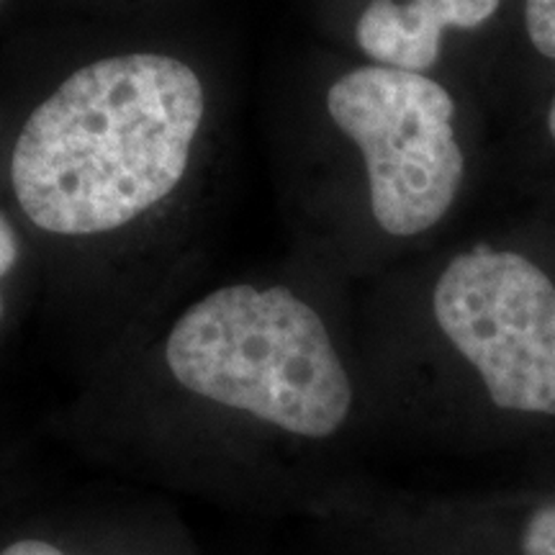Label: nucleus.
Returning a JSON list of instances; mask_svg holds the SVG:
<instances>
[{"instance_id": "nucleus-1", "label": "nucleus", "mask_w": 555, "mask_h": 555, "mask_svg": "<svg viewBox=\"0 0 555 555\" xmlns=\"http://www.w3.org/2000/svg\"><path fill=\"white\" fill-rule=\"evenodd\" d=\"M204 108L196 69L168 54L80 67L16 139L11 183L21 211L62 237L131 224L180 185Z\"/></svg>"}, {"instance_id": "nucleus-2", "label": "nucleus", "mask_w": 555, "mask_h": 555, "mask_svg": "<svg viewBox=\"0 0 555 555\" xmlns=\"http://www.w3.org/2000/svg\"><path fill=\"white\" fill-rule=\"evenodd\" d=\"M165 360L185 391L307 440L335 435L352 409L322 317L283 286L204 296L170 330Z\"/></svg>"}, {"instance_id": "nucleus-3", "label": "nucleus", "mask_w": 555, "mask_h": 555, "mask_svg": "<svg viewBox=\"0 0 555 555\" xmlns=\"http://www.w3.org/2000/svg\"><path fill=\"white\" fill-rule=\"evenodd\" d=\"M327 111L363 152L384 232L412 237L446 217L461 189L463 152L455 103L440 82L386 65L358 67L330 88Z\"/></svg>"}, {"instance_id": "nucleus-4", "label": "nucleus", "mask_w": 555, "mask_h": 555, "mask_svg": "<svg viewBox=\"0 0 555 555\" xmlns=\"http://www.w3.org/2000/svg\"><path fill=\"white\" fill-rule=\"evenodd\" d=\"M435 319L499 409L555 414V286L515 253L461 255L433 296Z\"/></svg>"}, {"instance_id": "nucleus-5", "label": "nucleus", "mask_w": 555, "mask_h": 555, "mask_svg": "<svg viewBox=\"0 0 555 555\" xmlns=\"http://www.w3.org/2000/svg\"><path fill=\"white\" fill-rule=\"evenodd\" d=\"M499 0H371L358 18V44L378 65L427 73L446 29H476Z\"/></svg>"}, {"instance_id": "nucleus-6", "label": "nucleus", "mask_w": 555, "mask_h": 555, "mask_svg": "<svg viewBox=\"0 0 555 555\" xmlns=\"http://www.w3.org/2000/svg\"><path fill=\"white\" fill-rule=\"evenodd\" d=\"M519 555H555V502L538 506L525 517Z\"/></svg>"}, {"instance_id": "nucleus-7", "label": "nucleus", "mask_w": 555, "mask_h": 555, "mask_svg": "<svg viewBox=\"0 0 555 555\" xmlns=\"http://www.w3.org/2000/svg\"><path fill=\"white\" fill-rule=\"evenodd\" d=\"M525 21L538 52L555 57V0H527Z\"/></svg>"}, {"instance_id": "nucleus-8", "label": "nucleus", "mask_w": 555, "mask_h": 555, "mask_svg": "<svg viewBox=\"0 0 555 555\" xmlns=\"http://www.w3.org/2000/svg\"><path fill=\"white\" fill-rule=\"evenodd\" d=\"M18 260V240L9 219L0 214V278H3L9 270L16 266Z\"/></svg>"}, {"instance_id": "nucleus-9", "label": "nucleus", "mask_w": 555, "mask_h": 555, "mask_svg": "<svg viewBox=\"0 0 555 555\" xmlns=\"http://www.w3.org/2000/svg\"><path fill=\"white\" fill-rule=\"evenodd\" d=\"M0 555H67L62 547L47 543V540H37V538H26V540H16L9 547H3Z\"/></svg>"}, {"instance_id": "nucleus-10", "label": "nucleus", "mask_w": 555, "mask_h": 555, "mask_svg": "<svg viewBox=\"0 0 555 555\" xmlns=\"http://www.w3.org/2000/svg\"><path fill=\"white\" fill-rule=\"evenodd\" d=\"M547 124H551V134L555 139V99H553V106H551V116H547Z\"/></svg>"}, {"instance_id": "nucleus-11", "label": "nucleus", "mask_w": 555, "mask_h": 555, "mask_svg": "<svg viewBox=\"0 0 555 555\" xmlns=\"http://www.w3.org/2000/svg\"><path fill=\"white\" fill-rule=\"evenodd\" d=\"M0 317H3V301H0Z\"/></svg>"}]
</instances>
